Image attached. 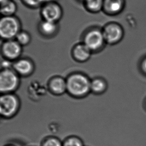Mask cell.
<instances>
[{
  "label": "cell",
  "mask_w": 146,
  "mask_h": 146,
  "mask_svg": "<svg viewBox=\"0 0 146 146\" xmlns=\"http://www.w3.org/2000/svg\"><path fill=\"white\" fill-rule=\"evenodd\" d=\"M66 81L67 90L73 96L82 97L91 90V82L83 74H73L69 76Z\"/></svg>",
  "instance_id": "6da1fadb"
},
{
  "label": "cell",
  "mask_w": 146,
  "mask_h": 146,
  "mask_svg": "<svg viewBox=\"0 0 146 146\" xmlns=\"http://www.w3.org/2000/svg\"><path fill=\"white\" fill-rule=\"evenodd\" d=\"M20 22L14 16H3L0 21V35L4 40H10L16 37L20 32Z\"/></svg>",
  "instance_id": "7a4b0ae2"
},
{
  "label": "cell",
  "mask_w": 146,
  "mask_h": 146,
  "mask_svg": "<svg viewBox=\"0 0 146 146\" xmlns=\"http://www.w3.org/2000/svg\"><path fill=\"white\" fill-rule=\"evenodd\" d=\"M19 108V102L16 96L10 93H6L1 97L0 113L3 118H12L18 112Z\"/></svg>",
  "instance_id": "3957f363"
},
{
  "label": "cell",
  "mask_w": 146,
  "mask_h": 146,
  "mask_svg": "<svg viewBox=\"0 0 146 146\" xmlns=\"http://www.w3.org/2000/svg\"><path fill=\"white\" fill-rule=\"evenodd\" d=\"M106 43L113 45L118 44L124 36V30L120 24L110 22L107 24L102 30Z\"/></svg>",
  "instance_id": "277c9868"
},
{
  "label": "cell",
  "mask_w": 146,
  "mask_h": 146,
  "mask_svg": "<svg viewBox=\"0 0 146 146\" xmlns=\"http://www.w3.org/2000/svg\"><path fill=\"white\" fill-rule=\"evenodd\" d=\"M19 79L16 72L11 69H4L0 74V90L5 94L16 90Z\"/></svg>",
  "instance_id": "5b68a950"
},
{
  "label": "cell",
  "mask_w": 146,
  "mask_h": 146,
  "mask_svg": "<svg viewBox=\"0 0 146 146\" xmlns=\"http://www.w3.org/2000/svg\"><path fill=\"white\" fill-rule=\"evenodd\" d=\"M40 15L43 20L57 23L62 17L63 10L57 2H48L42 5Z\"/></svg>",
  "instance_id": "8992f818"
},
{
  "label": "cell",
  "mask_w": 146,
  "mask_h": 146,
  "mask_svg": "<svg viewBox=\"0 0 146 146\" xmlns=\"http://www.w3.org/2000/svg\"><path fill=\"white\" fill-rule=\"evenodd\" d=\"M105 43L102 30L93 29L88 32L84 38V44L91 51H97L103 47Z\"/></svg>",
  "instance_id": "52a82bcc"
},
{
  "label": "cell",
  "mask_w": 146,
  "mask_h": 146,
  "mask_svg": "<svg viewBox=\"0 0 146 146\" xmlns=\"http://www.w3.org/2000/svg\"><path fill=\"white\" fill-rule=\"evenodd\" d=\"M126 4V0H104L102 11L108 16H117L124 10Z\"/></svg>",
  "instance_id": "ba28073f"
},
{
  "label": "cell",
  "mask_w": 146,
  "mask_h": 146,
  "mask_svg": "<svg viewBox=\"0 0 146 146\" xmlns=\"http://www.w3.org/2000/svg\"><path fill=\"white\" fill-rule=\"evenodd\" d=\"M21 45L17 41L13 40H7L2 46V51L5 56L9 60L17 58L21 54Z\"/></svg>",
  "instance_id": "9c48e42d"
},
{
  "label": "cell",
  "mask_w": 146,
  "mask_h": 146,
  "mask_svg": "<svg viewBox=\"0 0 146 146\" xmlns=\"http://www.w3.org/2000/svg\"><path fill=\"white\" fill-rule=\"evenodd\" d=\"M13 66L16 72L24 76L29 75L33 70V64L27 59L19 60L14 63Z\"/></svg>",
  "instance_id": "30bf717a"
},
{
  "label": "cell",
  "mask_w": 146,
  "mask_h": 146,
  "mask_svg": "<svg viewBox=\"0 0 146 146\" xmlns=\"http://www.w3.org/2000/svg\"><path fill=\"white\" fill-rule=\"evenodd\" d=\"M49 88L51 92L55 94H61L67 90L66 81L61 77H55L50 81Z\"/></svg>",
  "instance_id": "8fae6325"
},
{
  "label": "cell",
  "mask_w": 146,
  "mask_h": 146,
  "mask_svg": "<svg viewBox=\"0 0 146 146\" xmlns=\"http://www.w3.org/2000/svg\"><path fill=\"white\" fill-rule=\"evenodd\" d=\"M91 51L84 44H80L75 46L73 50V56L76 60L85 61L89 58Z\"/></svg>",
  "instance_id": "7c38bea8"
},
{
  "label": "cell",
  "mask_w": 146,
  "mask_h": 146,
  "mask_svg": "<svg viewBox=\"0 0 146 146\" xmlns=\"http://www.w3.org/2000/svg\"><path fill=\"white\" fill-rule=\"evenodd\" d=\"M1 13L3 16H14L17 11V5L13 0L1 1Z\"/></svg>",
  "instance_id": "4fadbf2b"
},
{
  "label": "cell",
  "mask_w": 146,
  "mask_h": 146,
  "mask_svg": "<svg viewBox=\"0 0 146 146\" xmlns=\"http://www.w3.org/2000/svg\"><path fill=\"white\" fill-rule=\"evenodd\" d=\"M104 0H83L82 3L85 10L91 13L102 11Z\"/></svg>",
  "instance_id": "5bb4252c"
},
{
  "label": "cell",
  "mask_w": 146,
  "mask_h": 146,
  "mask_svg": "<svg viewBox=\"0 0 146 146\" xmlns=\"http://www.w3.org/2000/svg\"><path fill=\"white\" fill-rule=\"evenodd\" d=\"M57 23L42 20L40 23L39 29L40 32L44 35L49 36L55 34L57 30Z\"/></svg>",
  "instance_id": "9a60e30c"
},
{
  "label": "cell",
  "mask_w": 146,
  "mask_h": 146,
  "mask_svg": "<svg viewBox=\"0 0 146 146\" xmlns=\"http://www.w3.org/2000/svg\"><path fill=\"white\" fill-rule=\"evenodd\" d=\"M106 82L102 78H96L91 82L90 89L95 93H103L107 89Z\"/></svg>",
  "instance_id": "2e32d148"
},
{
  "label": "cell",
  "mask_w": 146,
  "mask_h": 146,
  "mask_svg": "<svg viewBox=\"0 0 146 146\" xmlns=\"http://www.w3.org/2000/svg\"><path fill=\"white\" fill-rule=\"evenodd\" d=\"M63 146H85L83 140L79 137L69 136L63 140Z\"/></svg>",
  "instance_id": "e0dca14e"
},
{
  "label": "cell",
  "mask_w": 146,
  "mask_h": 146,
  "mask_svg": "<svg viewBox=\"0 0 146 146\" xmlns=\"http://www.w3.org/2000/svg\"><path fill=\"white\" fill-rule=\"evenodd\" d=\"M40 146H63V143L56 137L48 136L42 140Z\"/></svg>",
  "instance_id": "ac0fdd59"
},
{
  "label": "cell",
  "mask_w": 146,
  "mask_h": 146,
  "mask_svg": "<svg viewBox=\"0 0 146 146\" xmlns=\"http://www.w3.org/2000/svg\"><path fill=\"white\" fill-rule=\"evenodd\" d=\"M16 41L21 45H26L29 43L30 36L25 32H20L16 37Z\"/></svg>",
  "instance_id": "d6986e66"
},
{
  "label": "cell",
  "mask_w": 146,
  "mask_h": 146,
  "mask_svg": "<svg viewBox=\"0 0 146 146\" xmlns=\"http://www.w3.org/2000/svg\"><path fill=\"white\" fill-rule=\"evenodd\" d=\"M25 6L31 9H36L44 4L43 0H21Z\"/></svg>",
  "instance_id": "ffe728a7"
},
{
  "label": "cell",
  "mask_w": 146,
  "mask_h": 146,
  "mask_svg": "<svg viewBox=\"0 0 146 146\" xmlns=\"http://www.w3.org/2000/svg\"><path fill=\"white\" fill-rule=\"evenodd\" d=\"M139 67L142 73L146 76V56L141 60L139 64Z\"/></svg>",
  "instance_id": "44dd1931"
},
{
  "label": "cell",
  "mask_w": 146,
  "mask_h": 146,
  "mask_svg": "<svg viewBox=\"0 0 146 146\" xmlns=\"http://www.w3.org/2000/svg\"><path fill=\"white\" fill-rule=\"evenodd\" d=\"M10 60H5L3 61L2 63V66L4 69H9L12 65V63Z\"/></svg>",
  "instance_id": "7402d4cb"
},
{
  "label": "cell",
  "mask_w": 146,
  "mask_h": 146,
  "mask_svg": "<svg viewBox=\"0 0 146 146\" xmlns=\"http://www.w3.org/2000/svg\"><path fill=\"white\" fill-rule=\"evenodd\" d=\"M56 0H43V3H44H44H46L48 2H56Z\"/></svg>",
  "instance_id": "603a6c76"
},
{
  "label": "cell",
  "mask_w": 146,
  "mask_h": 146,
  "mask_svg": "<svg viewBox=\"0 0 146 146\" xmlns=\"http://www.w3.org/2000/svg\"><path fill=\"white\" fill-rule=\"evenodd\" d=\"M5 146H20L18 145L14 144H9L6 145Z\"/></svg>",
  "instance_id": "cb8c5ba5"
},
{
  "label": "cell",
  "mask_w": 146,
  "mask_h": 146,
  "mask_svg": "<svg viewBox=\"0 0 146 146\" xmlns=\"http://www.w3.org/2000/svg\"><path fill=\"white\" fill-rule=\"evenodd\" d=\"M144 107L145 109L146 110V98L145 99L144 102Z\"/></svg>",
  "instance_id": "d4e9b609"
},
{
  "label": "cell",
  "mask_w": 146,
  "mask_h": 146,
  "mask_svg": "<svg viewBox=\"0 0 146 146\" xmlns=\"http://www.w3.org/2000/svg\"><path fill=\"white\" fill-rule=\"evenodd\" d=\"M79 1H81V2H83V0H79Z\"/></svg>",
  "instance_id": "484cf974"
}]
</instances>
